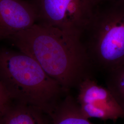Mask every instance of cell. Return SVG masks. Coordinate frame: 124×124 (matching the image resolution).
<instances>
[{
	"label": "cell",
	"instance_id": "1",
	"mask_svg": "<svg viewBox=\"0 0 124 124\" xmlns=\"http://www.w3.org/2000/svg\"><path fill=\"white\" fill-rule=\"evenodd\" d=\"M9 39L68 93L90 75L93 65L80 38L36 23Z\"/></svg>",
	"mask_w": 124,
	"mask_h": 124
},
{
	"label": "cell",
	"instance_id": "2",
	"mask_svg": "<svg viewBox=\"0 0 124 124\" xmlns=\"http://www.w3.org/2000/svg\"><path fill=\"white\" fill-rule=\"evenodd\" d=\"M0 81L10 95L50 115L67 93L35 59L21 52L0 50Z\"/></svg>",
	"mask_w": 124,
	"mask_h": 124
},
{
	"label": "cell",
	"instance_id": "3",
	"mask_svg": "<svg viewBox=\"0 0 124 124\" xmlns=\"http://www.w3.org/2000/svg\"><path fill=\"white\" fill-rule=\"evenodd\" d=\"M98 4L80 37L93 66L108 72L124 63V2Z\"/></svg>",
	"mask_w": 124,
	"mask_h": 124
},
{
	"label": "cell",
	"instance_id": "4",
	"mask_svg": "<svg viewBox=\"0 0 124 124\" xmlns=\"http://www.w3.org/2000/svg\"><path fill=\"white\" fill-rule=\"evenodd\" d=\"M37 23L80 38L97 6L94 0H34Z\"/></svg>",
	"mask_w": 124,
	"mask_h": 124
},
{
	"label": "cell",
	"instance_id": "5",
	"mask_svg": "<svg viewBox=\"0 0 124 124\" xmlns=\"http://www.w3.org/2000/svg\"><path fill=\"white\" fill-rule=\"evenodd\" d=\"M77 102L82 114L87 119L116 120L124 117V111L108 87H104L89 76L78 86Z\"/></svg>",
	"mask_w": 124,
	"mask_h": 124
},
{
	"label": "cell",
	"instance_id": "6",
	"mask_svg": "<svg viewBox=\"0 0 124 124\" xmlns=\"http://www.w3.org/2000/svg\"><path fill=\"white\" fill-rule=\"evenodd\" d=\"M38 20L35 5L24 0H0V40L32 26Z\"/></svg>",
	"mask_w": 124,
	"mask_h": 124
},
{
	"label": "cell",
	"instance_id": "7",
	"mask_svg": "<svg viewBox=\"0 0 124 124\" xmlns=\"http://www.w3.org/2000/svg\"><path fill=\"white\" fill-rule=\"evenodd\" d=\"M50 116L53 124H95L82 114L77 101L68 94Z\"/></svg>",
	"mask_w": 124,
	"mask_h": 124
},
{
	"label": "cell",
	"instance_id": "8",
	"mask_svg": "<svg viewBox=\"0 0 124 124\" xmlns=\"http://www.w3.org/2000/svg\"><path fill=\"white\" fill-rule=\"evenodd\" d=\"M43 113L35 107H20L8 112L0 124H48Z\"/></svg>",
	"mask_w": 124,
	"mask_h": 124
},
{
	"label": "cell",
	"instance_id": "9",
	"mask_svg": "<svg viewBox=\"0 0 124 124\" xmlns=\"http://www.w3.org/2000/svg\"><path fill=\"white\" fill-rule=\"evenodd\" d=\"M107 87L124 111V63L109 71Z\"/></svg>",
	"mask_w": 124,
	"mask_h": 124
},
{
	"label": "cell",
	"instance_id": "10",
	"mask_svg": "<svg viewBox=\"0 0 124 124\" xmlns=\"http://www.w3.org/2000/svg\"><path fill=\"white\" fill-rule=\"evenodd\" d=\"M10 96L7 89L0 81V112L4 110Z\"/></svg>",
	"mask_w": 124,
	"mask_h": 124
},
{
	"label": "cell",
	"instance_id": "11",
	"mask_svg": "<svg viewBox=\"0 0 124 124\" xmlns=\"http://www.w3.org/2000/svg\"><path fill=\"white\" fill-rule=\"evenodd\" d=\"M95 1L96 4L98 5V4L105 2H108V1H118V2H124V0H94Z\"/></svg>",
	"mask_w": 124,
	"mask_h": 124
}]
</instances>
